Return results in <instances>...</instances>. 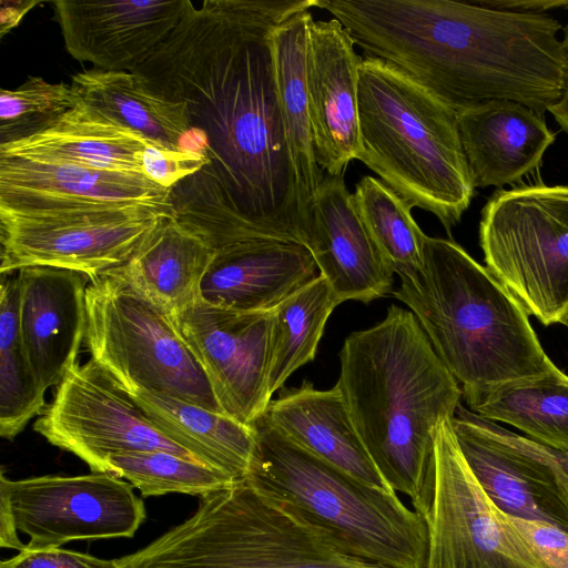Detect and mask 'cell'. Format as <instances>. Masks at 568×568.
Listing matches in <instances>:
<instances>
[{
  "label": "cell",
  "mask_w": 568,
  "mask_h": 568,
  "mask_svg": "<svg viewBox=\"0 0 568 568\" xmlns=\"http://www.w3.org/2000/svg\"><path fill=\"white\" fill-rule=\"evenodd\" d=\"M560 323L568 327V313H567V314H566V316L561 320V322H560Z\"/></svg>",
  "instance_id": "obj_41"
},
{
  "label": "cell",
  "mask_w": 568,
  "mask_h": 568,
  "mask_svg": "<svg viewBox=\"0 0 568 568\" xmlns=\"http://www.w3.org/2000/svg\"><path fill=\"white\" fill-rule=\"evenodd\" d=\"M33 429L95 473L112 474V455L136 450H165L200 462L162 433L134 398L91 358L71 368Z\"/></svg>",
  "instance_id": "obj_11"
},
{
  "label": "cell",
  "mask_w": 568,
  "mask_h": 568,
  "mask_svg": "<svg viewBox=\"0 0 568 568\" xmlns=\"http://www.w3.org/2000/svg\"><path fill=\"white\" fill-rule=\"evenodd\" d=\"M22 342L43 389L58 386L78 363L87 327L90 278L80 272L29 266L17 271Z\"/></svg>",
  "instance_id": "obj_18"
},
{
  "label": "cell",
  "mask_w": 568,
  "mask_h": 568,
  "mask_svg": "<svg viewBox=\"0 0 568 568\" xmlns=\"http://www.w3.org/2000/svg\"><path fill=\"white\" fill-rule=\"evenodd\" d=\"M334 18L312 20L306 41V87L315 160L324 173L343 175L361 151L358 74L362 58Z\"/></svg>",
  "instance_id": "obj_16"
},
{
  "label": "cell",
  "mask_w": 568,
  "mask_h": 568,
  "mask_svg": "<svg viewBox=\"0 0 568 568\" xmlns=\"http://www.w3.org/2000/svg\"><path fill=\"white\" fill-rule=\"evenodd\" d=\"M321 276L310 250L294 242L247 241L215 251L201 298L241 312H271Z\"/></svg>",
  "instance_id": "obj_20"
},
{
  "label": "cell",
  "mask_w": 568,
  "mask_h": 568,
  "mask_svg": "<svg viewBox=\"0 0 568 568\" xmlns=\"http://www.w3.org/2000/svg\"><path fill=\"white\" fill-rule=\"evenodd\" d=\"M475 2L495 9L537 14L549 10L568 9V0H478Z\"/></svg>",
  "instance_id": "obj_37"
},
{
  "label": "cell",
  "mask_w": 568,
  "mask_h": 568,
  "mask_svg": "<svg viewBox=\"0 0 568 568\" xmlns=\"http://www.w3.org/2000/svg\"><path fill=\"white\" fill-rule=\"evenodd\" d=\"M246 480L343 552L388 568H426L428 529L396 491L371 486L302 448L264 415L251 425Z\"/></svg>",
  "instance_id": "obj_5"
},
{
  "label": "cell",
  "mask_w": 568,
  "mask_h": 568,
  "mask_svg": "<svg viewBox=\"0 0 568 568\" xmlns=\"http://www.w3.org/2000/svg\"><path fill=\"white\" fill-rule=\"evenodd\" d=\"M335 384L373 463L426 521L435 489L437 426L463 390L415 315L390 305L383 321L351 333Z\"/></svg>",
  "instance_id": "obj_2"
},
{
  "label": "cell",
  "mask_w": 568,
  "mask_h": 568,
  "mask_svg": "<svg viewBox=\"0 0 568 568\" xmlns=\"http://www.w3.org/2000/svg\"><path fill=\"white\" fill-rule=\"evenodd\" d=\"M8 7L2 3L1 7V37L4 36L11 28H14L23 16L39 1H3Z\"/></svg>",
  "instance_id": "obj_40"
},
{
  "label": "cell",
  "mask_w": 568,
  "mask_h": 568,
  "mask_svg": "<svg viewBox=\"0 0 568 568\" xmlns=\"http://www.w3.org/2000/svg\"><path fill=\"white\" fill-rule=\"evenodd\" d=\"M399 280L394 296L410 308L463 392L556 367L524 306L456 242L426 235L422 265Z\"/></svg>",
  "instance_id": "obj_3"
},
{
  "label": "cell",
  "mask_w": 568,
  "mask_h": 568,
  "mask_svg": "<svg viewBox=\"0 0 568 568\" xmlns=\"http://www.w3.org/2000/svg\"><path fill=\"white\" fill-rule=\"evenodd\" d=\"M71 84L87 106L158 145L207 151L206 136L192 126L186 104L164 98L135 71L92 68L73 74Z\"/></svg>",
  "instance_id": "obj_23"
},
{
  "label": "cell",
  "mask_w": 568,
  "mask_h": 568,
  "mask_svg": "<svg viewBox=\"0 0 568 568\" xmlns=\"http://www.w3.org/2000/svg\"><path fill=\"white\" fill-rule=\"evenodd\" d=\"M149 143L153 142L80 102L45 130L0 145V156L67 162L144 175L142 153Z\"/></svg>",
  "instance_id": "obj_25"
},
{
  "label": "cell",
  "mask_w": 568,
  "mask_h": 568,
  "mask_svg": "<svg viewBox=\"0 0 568 568\" xmlns=\"http://www.w3.org/2000/svg\"><path fill=\"white\" fill-rule=\"evenodd\" d=\"M0 491L8 497L18 530L30 538L28 548L131 538L146 516L133 486L110 473L18 480L1 473Z\"/></svg>",
  "instance_id": "obj_12"
},
{
  "label": "cell",
  "mask_w": 568,
  "mask_h": 568,
  "mask_svg": "<svg viewBox=\"0 0 568 568\" xmlns=\"http://www.w3.org/2000/svg\"><path fill=\"white\" fill-rule=\"evenodd\" d=\"M211 163L207 153L172 150L149 143L142 153L143 174L155 184L172 189Z\"/></svg>",
  "instance_id": "obj_34"
},
{
  "label": "cell",
  "mask_w": 568,
  "mask_h": 568,
  "mask_svg": "<svg viewBox=\"0 0 568 568\" xmlns=\"http://www.w3.org/2000/svg\"><path fill=\"white\" fill-rule=\"evenodd\" d=\"M67 51L109 71H135L192 9L190 0L52 2Z\"/></svg>",
  "instance_id": "obj_15"
},
{
  "label": "cell",
  "mask_w": 568,
  "mask_h": 568,
  "mask_svg": "<svg viewBox=\"0 0 568 568\" xmlns=\"http://www.w3.org/2000/svg\"><path fill=\"white\" fill-rule=\"evenodd\" d=\"M170 192L144 175L0 156V207L70 210L145 204L170 210Z\"/></svg>",
  "instance_id": "obj_19"
},
{
  "label": "cell",
  "mask_w": 568,
  "mask_h": 568,
  "mask_svg": "<svg viewBox=\"0 0 568 568\" xmlns=\"http://www.w3.org/2000/svg\"><path fill=\"white\" fill-rule=\"evenodd\" d=\"M450 423L469 468L501 513L568 531V454L511 433L462 405Z\"/></svg>",
  "instance_id": "obj_13"
},
{
  "label": "cell",
  "mask_w": 568,
  "mask_h": 568,
  "mask_svg": "<svg viewBox=\"0 0 568 568\" xmlns=\"http://www.w3.org/2000/svg\"><path fill=\"white\" fill-rule=\"evenodd\" d=\"M450 419L443 420L435 435L426 568H548L476 479Z\"/></svg>",
  "instance_id": "obj_10"
},
{
  "label": "cell",
  "mask_w": 568,
  "mask_h": 568,
  "mask_svg": "<svg viewBox=\"0 0 568 568\" xmlns=\"http://www.w3.org/2000/svg\"><path fill=\"white\" fill-rule=\"evenodd\" d=\"M475 187L518 185L538 170L556 133L544 114L514 101H488L457 112Z\"/></svg>",
  "instance_id": "obj_21"
},
{
  "label": "cell",
  "mask_w": 568,
  "mask_h": 568,
  "mask_svg": "<svg viewBox=\"0 0 568 568\" xmlns=\"http://www.w3.org/2000/svg\"><path fill=\"white\" fill-rule=\"evenodd\" d=\"M81 102L72 84L28 79L0 93V145L30 138L57 122Z\"/></svg>",
  "instance_id": "obj_33"
},
{
  "label": "cell",
  "mask_w": 568,
  "mask_h": 568,
  "mask_svg": "<svg viewBox=\"0 0 568 568\" xmlns=\"http://www.w3.org/2000/svg\"><path fill=\"white\" fill-rule=\"evenodd\" d=\"M470 412L509 424L534 440L568 454V375L549 373L463 392Z\"/></svg>",
  "instance_id": "obj_28"
},
{
  "label": "cell",
  "mask_w": 568,
  "mask_h": 568,
  "mask_svg": "<svg viewBox=\"0 0 568 568\" xmlns=\"http://www.w3.org/2000/svg\"><path fill=\"white\" fill-rule=\"evenodd\" d=\"M18 273L3 274L0 287V435L12 440L45 408V389L27 355L19 317Z\"/></svg>",
  "instance_id": "obj_29"
},
{
  "label": "cell",
  "mask_w": 568,
  "mask_h": 568,
  "mask_svg": "<svg viewBox=\"0 0 568 568\" xmlns=\"http://www.w3.org/2000/svg\"><path fill=\"white\" fill-rule=\"evenodd\" d=\"M562 45L567 59V71L562 93L557 102L549 106L548 112L554 116L560 129L568 133V23L562 27Z\"/></svg>",
  "instance_id": "obj_39"
},
{
  "label": "cell",
  "mask_w": 568,
  "mask_h": 568,
  "mask_svg": "<svg viewBox=\"0 0 568 568\" xmlns=\"http://www.w3.org/2000/svg\"><path fill=\"white\" fill-rule=\"evenodd\" d=\"M366 229L398 276L422 265L426 234L412 216L413 206L381 180L363 176L353 194Z\"/></svg>",
  "instance_id": "obj_31"
},
{
  "label": "cell",
  "mask_w": 568,
  "mask_h": 568,
  "mask_svg": "<svg viewBox=\"0 0 568 568\" xmlns=\"http://www.w3.org/2000/svg\"><path fill=\"white\" fill-rule=\"evenodd\" d=\"M317 0H205L135 72L185 103L211 168L236 207L237 241L305 246L306 214L280 108L273 33Z\"/></svg>",
  "instance_id": "obj_1"
},
{
  "label": "cell",
  "mask_w": 568,
  "mask_h": 568,
  "mask_svg": "<svg viewBox=\"0 0 568 568\" xmlns=\"http://www.w3.org/2000/svg\"><path fill=\"white\" fill-rule=\"evenodd\" d=\"M18 531L8 497L0 491V546L19 551L23 550L27 545L21 542Z\"/></svg>",
  "instance_id": "obj_38"
},
{
  "label": "cell",
  "mask_w": 568,
  "mask_h": 568,
  "mask_svg": "<svg viewBox=\"0 0 568 568\" xmlns=\"http://www.w3.org/2000/svg\"><path fill=\"white\" fill-rule=\"evenodd\" d=\"M85 307L84 344L91 359L122 387L136 386L224 414L172 316L118 268L90 281Z\"/></svg>",
  "instance_id": "obj_7"
},
{
  "label": "cell",
  "mask_w": 568,
  "mask_h": 568,
  "mask_svg": "<svg viewBox=\"0 0 568 568\" xmlns=\"http://www.w3.org/2000/svg\"><path fill=\"white\" fill-rule=\"evenodd\" d=\"M263 415L311 454L371 486L394 491L373 463L336 385L320 390L303 381L298 387H283Z\"/></svg>",
  "instance_id": "obj_22"
},
{
  "label": "cell",
  "mask_w": 568,
  "mask_h": 568,
  "mask_svg": "<svg viewBox=\"0 0 568 568\" xmlns=\"http://www.w3.org/2000/svg\"><path fill=\"white\" fill-rule=\"evenodd\" d=\"M486 267L544 325L568 313V185L497 189L481 210Z\"/></svg>",
  "instance_id": "obj_8"
},
{
  "label": "cell",
  "mask_w": 568,
  "mask_h": 568,
  "mask_svg": "<svg viewBox=\"0 0 568 568\" xmlns=\"http://www.w3.org/2000/svg\"><path fill=\"white\" fill-rule=\"evenodd\" d=\"M122 388L162 433L201 463L236 481L246 478L255 448L251 426L165 394L136 386Z\"/></svg>",
  "instance_id": "obj_26"
},
{
  "label": "cell",
  "mask_w": 568,
  "mask_h": 568,
  "mask_svg": "<svg viewBox=\"0 0 568 568\" xmlns=\"http://www.w3.org/2000/svg\"><path fill=\"white\" fill-rule=\"evenodd\" d=\"M507 521L548 568H568V531L539 520L506 515Z\"/></svg>",
  "instance_id": "obj_35"
},
{
  "label": "cell",
  "mask_w": 568,
  "mask_h": 568,
  "mask_svg": "<svg viewBox=\"0 0 568 568\" xmlns=\"http://www.w3.org/2000/svg\"><path fill=\"white\" fill-rule=\"evenodd\" d=\"M111 473L126 479L143 497L181 493L205 496L236 480L203 463L165 450H136L112 455Z\"/></svg>",
  "instance_id": "obj_32"
},
{
  "label": "cell",
  "mask_w": 568,
  "mask_h": 568,
  "mask_svg": "<svg viewBox=\"0 0 568 568\" xmlns=\"http://www.w3.org/2000/svg\"><path fill=\"white\" fill-rule=\"evenodd\" d=\"M169 211L145 204L70 210L0 207L1 275L29 266H50L93 280L126 263Z\"/></svg>",
  "instance_id": "obj_9"
},
{
  "label": "cell",
  "mask_w": 568,
  "mask_h": 568,
  "mask_svg": "<svg viewBox=\"0 0 568 568\" xmlns=\"http://www.w3.org/2000/svg\"><path fill=\"white\" fill-rule=\"evenodd\" d=\"M172 318L223 413L246 426L261 417L272 400V311L227 310L200 297Z\"/></svg>",
  "instance_id": "obj_14"
},
{
  "label": "cell",
  "mask_w": 568,
  "mask_h": 568,
  "mask_svg": "<svg viewBox=\"0 0 568 568\" xmlns=\"http://www.w3.org/2000/svg\"><path fill=\"white\" fill-rule=\"evenodd\" d=\"M341 304L327 281L320 276L272 311L270 392L315 358L326 322Z\"/></svg>",
  "instance_id": "obj_30"
},
{
  "label": "cell",
  "mask_w": 568,
  "mask_h": 568,
  "mask_svg": "<svg viewBox=\"0 0 568 568\" xmlns=\"http://www.w3.org/2000/svg\"><path fill=\"white\" fill-rule=\"evenodd\" d=\"M305 246L338 301L369 303L393 288L394 271L362 221L343 175H324L310 202Z\"/></svg>",
  "instance_id": "obj_17"
},
{
  "label": "cell",
  "mask_w": 568,
  "mask_h": 568,
  "mask_svg": "<svg viewBox=\"0 0 568 568\" xmlns=\"http://www.w3.org/2000/svg\"><path fill=\"white\" fill-rule=\"evenodd\" d=\"M357 106V160L450 234L475 192L457 111L375 57L362 59Z\"/></svg>",
  "instance_id": "obj_4"
},
{
  "label": "cell",
  "mask_w": 568,
  "mask_h": 568,
  "mask_svg": "<svg viewBox=\"0 0 568 568\" xmlns=\"http://www.w3.org/2000/svg\"><path fill=\"white\" fill-rule=\"evenodd\" d=\"M312 20L310 10L296 12L283 20L273 33L280 108L306 220L310 202L325 175L315 160L306 87V41Z\"/></svg>",
  "instance_id": "obj_27"
},
{
  "label": "cell",
  "mask_w": 568,
  "mask_h": 568,
  "mask_svg": "<svg viewBox=\"0 0 568 568\" xmlns=\"http://www.w3.org/2000/svg\"><path fill=\"white\" fill-rule=\"evenodd\" d=\"M214 255L215 250L169 211L116 268L173 317L201 297V283Z\"/></svg>",
  "instance_id": "obj_24"
},
{
  "label": "cell",
  "mask_w": 568,
  "mask_h": 568,
  "mask_svg": "<svg viewBox=\"0 0 568 568\" xmlns=\"http://www.w3.org/2000/svg\"><path fill=\"white\" fill-rule=\"evenodd\" d=\"M0 568H121L118 559H102L61 547L26 548L2 560Z\"/></svg>",
  "instance_id": "obj_36"
},
{
  "label": "cell",
  "mask_w": 568,
  "mask_h": 568,
  "mask_svg": "<svg viewBox=\"0 0 568 568\" xmlns=\"http://www.w3.org/2000/svg\"><path fill=\"white\" fill-rule=\"evenodd\" d=\"M121 568H388L347 555L246 479L200 497L197 510Z\"/></svg>",
  "instance_id": "obj_6"
}]
</instances>
